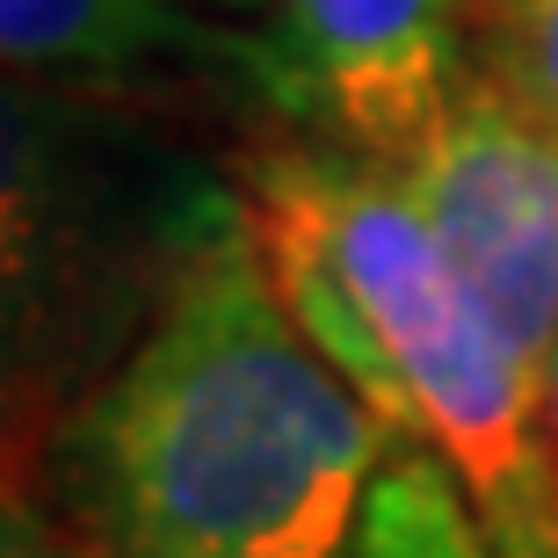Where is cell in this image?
I'll use <instances>...</instances> for the list:
<instances>
[{"label":"cell","instance_id":"1","mask_svg":"<svg viewBox=\"0 0 558 558\" xmlns=\"http://www.w3.org/2000/svg\"><path fill=\"white\" fill-rule=\"evenodd\" d=\"M407 450L305 341L218 196L153 327L73 421L87 558H349Z\"/></svg>","mask_w":558,"mask_h":558},{"label":"cell","instance_id":"2","mask_svg":"<svg viewBox=\"0 0 558 558\" xmlns=\"http://www.w3.org/2000/svg\"><path fill=\"white\" fill-rule=\"evenodd\" d=\"M254 247L305 341L363 407L442 457L494 558H558V457L544 363L464 276L392 167L298 145L247 174Z\"/></svg>","mask_w":558,"mask_h":558},{"label":"cell","instance_id":"3","mask_svg":"<svg viewBox=\"0 0 558 558\" xmlns=\"http://www.w3.org/2000/svg\"><path fill=\"white\" fill-rule=\"evenodd\" d=\"M478 0H276L254 81L333 153L407 167L472 87Z\"/></svg>","mask_w":558,"mask_h":558},{"label":"cell","instance_id":"4","mask_svg":"<svg viewBox=\"0 0 558 558\" xmlns=\"http://www.w3.org/2000/svg\"><path fill=\"white\" fill-rule=\"evenodd\" d=\"M399 182L421 196L435 232L450 240L486 305L508 319L522 349L551 363L558 349V131L537 124L486 73L457 95L450 124L435 131Z\"/></svg>","mask_w":558,"mask_h":558},{"label":"cell","instance_id":"5","mask_svg":"<svg viewBox=\"0 0 558 558\" xmlns=\"http://www.w3.org/2000/svg\"><path fill=\"white\" fill-rule=\"evenodd\" d=\"M0 44L29 73L124 81L196 44V29L174 0H0Z\"/></svg>","mask_w":558,"mask_h":558},{"label":"cell","instance_id":"6","mask_svg":"<svg viewBox=\"0 0 558 558\" xmlns=\"http://www.w3.org/2000/svg\"><path fill=\"white\" fill-rule=\"evenodd\" d=\"M349 558H494L457 472L428 450H399L385 478L371 486L363 530Z\"/></svg>","mask_w":558,"mask_h":558},{"label":"cell","instance_id":"7","mask_svg":"<svg viewBox=\"0 0 558 558\" xmlns=\"http://www.w3.org/2000/svg\"><path fill=\"white\" fill-rule=\"evenodd\" d=\"M486 81L515 95L537 124L558 131V0H508L486 8Z\"/></svg>","mask_w":558,"mask_h":558},{"label":"cell","instance_id":"8","mask_svg":"<svg viewBox=\"0 0 558 558\" xmlns=\"http://www.w3.org/2000/svg\"><path fill=\"white\" fill-rule=\"evenodd\" d=\"M8 558H87V544H65L51 515H37L29 500H8Z\"/></svg>","mask_w":558,"mask_h":558},{"label":"cell","instance_id":"9","mask_svg":"<svg viewBox=\"0 0 558 558\" xmlns=\"http://www.w3.org/2000/svg\"><path fill=\"white\" fill-rule=\"evenodd\" d=\"M544 392H551V428H558V349H551V363H544Z\"/></svg>","mask_w":558,"mask_h":558},{"label":"cell","instance_id":"10","mask_svg":"<svg viewBox=\"0 0 558 558\" xmlns=\"http://www.w3.org/2000/svg\"><path fill=\"white\" fill-rule=\"evenodd\" d=\"M210 8H232V15H247V8H276V0H210Z\"/></svg>","mask_w":558,"mask_h":558},{"label":"cell","instance_id":"11","mask_svg":"<svg viewBox=\"0 0 558 558\" xmlns=\"http://www.w3.org/2000/svg\"><path fill=\"white\" fill-rule=\"evenodd\" d=\"M486 8H508V0H478V15H486Z\"/></svg>","mask_w":558,"mask_h":558}]
</instances>
